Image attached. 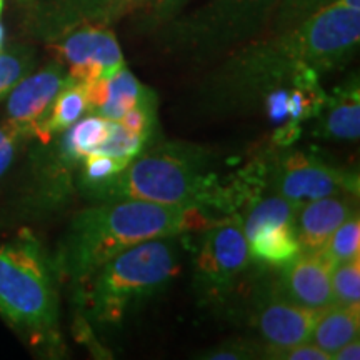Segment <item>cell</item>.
Segmentation results:
<instances>
[{
  "mask_svg": "<svg viewBox=\"0 0 360 360\" xmlns=\"http://www.w3.org/2000/svg\"><path fill=\"white\" fill-rule=\"evenodd\" d=\"M360 42V11L332 2L295 27L265 32L219 58L197 89L200 114L249 115L276 90L344 69Z\"/></svg>",
  "mask_w": 360,
  "mask_h": 360,
  "instance_id": "6da1fadb",
  "label": "cell"
},
{
  "mask_svg": "<svg viewBox=\"0 0 360 360\" xmlns=\"http://www.w3.org/2000/svg\"><path fill=\"white\" fill-rule=\"evenodd\" d=\"M262 187L257 162L245 172L222 179L215 170V154L210 148L187 141H167L150 143L90 200H143L232 215L259 197Z\"/></svg>",
  "mask_w": 360,
  "mask_h": 360,
  "instance_id": "7a4b0ae2",
  "label": "cell"
},
{
  "mask_svg": "<svg viewBox=\"0 0 360 360\" xmlns=\"http://www.w3.org/2000/svg\"><path fill=\"white\" fill-rule=\"evenodd\" d=\"M219 220L197 207L143 200L97 202L72 219L53 259L57 277L77 289L101 265L129 247L152 238L200 232Z\"/></svg>",
  "mask_w": 360,
  "mask_h": 360,
  "instance_id": "3957f363",
  "label": "cell"
},
{
  "mask_svg": "<svg viewBox=\"0 0 360 360\" xmlns=\"http://www.w3.org/2000/svg\"><path fill=\"white\" fill-rule=\"evenodd\" d=\"M179 267L177 236L141 242L101 265L74 289L75 300L90 322L117 327L142 304L167 290Z\"/></svg>",
  "mask_w": 360,
  "mask_h": 360,
  "instance_id": "277c9868",
  "label": "cell"
},
{
  "mask_svg": "<svg viewBox=\"0 0 360 360\" xmlns=\"http://www.w3.org/2000/svg\"><path fill=\"white\" fill-rule=\"evenodd\" d=\"M53 260L24 229L0 244V317L35 347L58 349V290Z\"/></svg>",
  "mask_w": 360,
  "mask_h": 360,
  "instance_id": "5b68a950",
  "label": "cell"
},
{
  "mask_svg": "<svg viewBox=\"0 0 360 360\" xmlns=\"http://www.w3.org/2000/svg\"><path fill=\"white\" fill-rule=\"evenodd\" d=\"M281 0H205L175 13L154 32L165 52L197 64L225 53L269 30Z\"/></svg>",
  "mask_w": 360,
  "mask_h": 360,
  "instance_id": "8992f818",
  "label": "cell"
},
{
  "mask_svg": "<svg viewBox=\"0 0 360 360\" xmlns=\"http://www.w3.org/2000/svg\"><path fill=\"white\" fill-rule=\"evenodd\" d=\"M252 257L240 215L232 214L200 231L193 255V290L202 305L222 307L245 281Z\"/></svg>",
  "mask_w": 360,
  "mask_h": 360,
  "instance_id": "52a82bcc",
  "label": "cell"
},
{
  "mask_svg": "<svg viewBox=\"0 0 360 360\" xmlns=\"http://www.w3.org/2000/svg\"><path fill=\"white\" fill-rule=\"evenodd\" d=\"M260 164L265 186H270L278 195L297 204L334 193L359 195L357 170L337 167L309 152L277 147L274 152L265 154Z\"/></svg>",
  "mask_w": 360,
  "mask_h": 360,
  "instance_id": "ba28073f",
  "label": "cell"
},
{
  "mask_svg": "<svg viewBox=\"0 0 360 360\" xmlns=\"http://www.w3.org/2000/svg\"><path fill=\"white\" fill-rule=\"evenodd\" d=\"M300 204L274 192L250 200L240 215L250 257L260 265L281 267L302 252L295 233V214Z\"/></svg>",
  "mask_w": 360,
  "mask_h": 360,
  "instance_id": "9c48e42d",
  "label": "cell"
},
{
  "mask_svg": "<svg viewBox=\"0 0 360 360\" xmlns=\"http://www.w3.org/2000/svg\"><path fill=\"white\" fill-rule=\"evenodd\" d=\"M47 49L74 82L110 79L125 67L122 49L109 25H79L47 42Z\"/></svg>",
  "mask_w": 360,
  "mask_h": 360,
  "instance_id": "30bf717a",
  "label": "cell"
},
{
  "mask_svg": "<svg viewBox=\"0 0 360 360\" xmlns=\"http://www.w3.org/2000/svg\"><path fill=\"white\" fill-rule=\"evenodd\" d=\"M249 323L265 349H282L310 340L319 312L292 304L278 294L274 281L260 282L252 292Z\"/></svg>",
  "mask_w": 360,
  "mask_h": 360,
  "instance_id": "8fae6325",
  "label": "cell"
},
{
  "mask_svg": "<svg viewBox=\"0 0 360 360\" xmlns=\"http://www.w3.org/2000/svg\"><path fill=\"white\" fill-rule=\"evenodd\" d=\"M70 80L65 65L57 60L27 75L7 94V124L27 139L37 137L53 101Z\"/></svg>",
  "mask_w": 360,
  "mask_h": 360,
  "instance_id": "7c38bea8",
  "label": "cell"
},
{
  "mask_svg": "<svg viewBox=\"0 0 360 360\" xmlns=\"http://www.w3.org/2000/svg\"><path fill=\"white\" fill-rule=\"evenodd\" d=\"M332 270L334 264L322 249L302 250L297 257L281 265L274 278L278 294L300 307L322 312L334 305L332 297Z\"/></svg>",
  "mask_w": 360,
  "mask_h": 360,
  "instance_id": "4fadbf2b",
  "label": "cell"
},
{
  "mask_svg": "<svg viewBox=\"0 0 360 360\" xmlns=\"http://www.w3.org/2000/svg\"><path fill=\"white\" fill-rule=\"evenodd\" d=\"M359 212V195L334 193L302 202L295 214V233L302 250H317L326 245L345 220Z\"/></svg>",
  "mask_w": 360,
  "mask_h": 360,
  "instance_id": "5bb4252c",
  "label": "cell"
},
{
  "mask_svg": "<svg viewBox=\"0 0 360 360\" xmlns=\"http://www.w3.org/2000/svg\"><path fill=\"white\" fill-rule=\"evenodd\" d=\"M109 0H32L27 12L30 30L45 44L84 24H98Z\"/></svg>",
  "mask_w": 360,
  "mask_h": 360,
  "instance_id": "9a60e30c",
  "label": "cell"
},
{
  "mask_svg": "<svg viewBox=\"0 0 360 360\" xmlns=\"http://www.w3.org/2000/svg\"><path fill=\"white\" fill-rule=\"evenodd\" d=\"M312 135L330 142H355L360 135L359 75H350L327 94L322 110L315 117Z\"/></svg>",
  "mask_w": 360,
  "mask_h": 360,
  "instance_id": "2e32d148",
  "label": "cell"
},
{
  "mask_svg": "<svg viewBox=\"0 0 360 360\" xmlns=\"http://www.w3.org/2000/svg\"><path fill=\"white\" fill-rule=\"evenodd\" d=\"M360 330V305H330L319 312L310 340L317 347L334 355L342 345L347 344Z\"/></svg>",
  "mask_w": 360,
  "mask_h": 360,
  "instance_id": "e0dca14e",
  "label": "cell"
},
{
  "mask_svg": "<svg viewBox=\"0 0 360 360\" xmlns=\"http://www.w3.org/2000/svg\"><path fill=\"white\" fill-rule=\"evenodd\" d=\"M89 112L87 96H85V85L82 82L70 80L64 89L58 92L53 101L51 110L40 125L37 132V141L40 143L51 142L53 137L72 127L75 122L82 119Z\"/></svg>",
  "mask_w": 360,
  "mask_h": 360,
  "instance_id": "ac0fdd59",
  "label": "cell"
},
{
  "mask_svg": "<svg viewBox=\"0 0 360 360\" xmlns=\"http://www.w3.org/2000/svg\"><path fill=\"white\" fill-rule=\"evenodd\" d=\"M152 96H155L154 90L143 85L127 67H122L109 79V97L97 115L107 120H119Z\"/></svg>",
  "mask_w": 360,
  "mask_h": 360,
  "instance_id": "d6986e66",
  "label": "cell"
},
{
  "mask_svg": "<svg viewBox=\"0 0 360 360\" xmlns=\"http://www.w3.org/2000/svg\"><path fill=\"white\" fill-rule=\"evenodd\" d=\"M109 129L110 120L94 114L90 117H82L79 122L58 134V139L75 159L82 160L85 155L96 150L105 141Z\"/></svg>",
  "mask_w": 360,
  "mask_h": 360,
  "instance_id": "ffe728a7",
  "label": "cell"
},
{
  "mask_svg": "<svg viewBox=\"0 0 360 360\" xmlns=\"http://www.w3.org/2000/svg\"><path fill=\"white\" fill-rule=\"evenodd\" d=\"M35 51L29 45H15V47L0 51V98L27 77L35 67Z\"/></svg>",
  "mask_w": 360,
  "mask_h": 360,
  "instance_id": "44dd1931",
  "label": "cell"
},
{
  "mask_svg": "<svg viewBox=\"0 0 360 360\" xmlns=\"http://www.w3.org/2000/svg\"><path fill=\"white\" fill-rule=\"evenodd\" d=\"M332 264L339 265L360 257V220L359 212L345 220L322 247Z\"/></svg>",
  "mask_w": 360,
  "mask_h": 360,
  "instance_id": "7402d4cb",
  "label": "cell"
},
{
  "mask_svg": "<svg viewBox=\"0 0 360 360\" xmlns=\"http://www.w3.org/2000/svg\"><path fill=\"white\" fill-rule=\"evenodd\" d=\"M150 143L143 141V139L137 137V135L130 134L129 130H125L117 120H110V129L109 135L98 146L96 150L103 152V154H109L115 159L130 164L135 157L141 155Z\"/></svg>",
  "mask_w": 360,
  "mask_h": 360,
  "instance_id": "603a6c76",
  "label": "cell"
},
{
  "mask_svg": "<svg viewBox=\"0 0 360 360\" xmlns=\"http://www.w3.org/2000/svg\"><path fill=\"white\" fill-rule=\"evenodd\" d=\"M330 282L335 305H360V257L335 265Z\"/></svg>",
  "mask_w": 360,
  "mask_h": 360,
  "instance_id": "cb8c5ba5",
  "label": "cell"
},
{
  "mask_svg": "<svg viewBox=\"0 0 360 360\" xmlns=\"http://www.w3.org/2000/svg\"><path fill=\"white\" fill-rule=\"evenodd\" d=\"M334 0H281L267 32H281L309 19Z\"/></svg>",
  "mask_w": 360,
  "mask_h": 360,
  "instance_id": "d4e9b609",
  "label": "cell"
},
{
  "mask_svg": "<svg viewBox=\"0 0 360 360\" xmlns=\"http://www.w3.org/2000/svg\"><path fill=\"white\" fill-rule=\"evenodd\" d=\"M117 122L122 125L125 130H129L130 134L152 143L157 130V94L139 103L132 110H129Z\"/></svg>",
  "mask_w": 360,
  "mask_h": 360,
  "instance_id": "484cf974",
  "label": "cell"
},
{
  "mask_svg": "<svg viewBox=\"0 0 360 360\" xmlns=\"http://www.w3.org/2000/svg\"><path fill=\"white\" fill-rule=\"evenodd\" d=\"M204 360H255L264 359V344L250 339H232L195 355Z\"/></svg>",
  "mask_w": 360,
  "mask_h": 360,
  "instance_id": "4316f807",
  "label": "cell"
},
{
  "mask_svg": "<svg viewBox=\"0 0 360 360\" xmlns=\"http://www.w3.org/2000/svg\"><path fill=\"white\" fill-rule=\"evenodd\" d=\"M157 0H109L98 24L112 27L127 17H141Z\"/></svg>",
  "mask_w": 360,
  "mask_h": 360,
  "instance_id": "83f0119b",
  "label": "cell"
},
{
  "mask_svg": "<svg viewBox=\"0 0 360 360\" xmlns=\"http://www.w3.org/2000/svg\"><path fill=\"white\" fill-rule=\"evenodd\" d=\"M264 359L274 360H332V355L314 344L312 340L282 349H265Z\"/></svg>",
  "mask_w": 360,
  "mask_h": 360,
  "instance_id": "f1b7e54d",
  "label": "cell"
},
{
  "mask_svg": "<svg viewBox=\"0 0 360 360\" xmlns=\"http://www.w3.org/2000/svg\"><path fill=\"white\" fill-rule=\"evenodd\" d=\"M191 0H157V2L152 6L146 13H142L141 17V24L146 30H154L159 27L160 24H164L165 20L172 19L175 13H179L180 11H184V7Z\"/></svg>",
  "mask_w": 360,
  "mask_h": 360,
  "instance_id": "f546056e",
  "label": "cell"
},
{
  "mask_svg": "<svg viewBox=\"0 0 360 360\" xmlns=\"http://www.w3.org/2000/svg\"><path fill=\"white\" fill-rule=\"evenodd\" d=\"M27 141H30V139L17 134L0 146V179L7 174L8 169H11V165L13 164V160H15L17 154H19L22 143H25Z\"/></svg>",
  "mask_w": 360,
  "mask_h": 360,
  "instance_id": "4dcf8cb0",
  "label": "cell"
},
{
  "mask_svg": "<svg viewBox=\"0 0 360 360\" xmlns=\"http://www.w3.org/2000/svg\"><path fill=\"white\" fill-rule=\"evenodd\" d=\"M360 359V340L355 337L347 344H344L337 352L332 355V360H359Z\"/></svg>",
  "mask_w": 360,
  "mask_h": 360,
  "instance_id": "1f68e13d",
  "label": "cell"
},
{
  "mask_svg": "<svg viewBox=\"0 0 360 360\" xmlns=\"http://www.w3.org/2000/svg\"><path fill=\"white\" fill-rule=\"evenodd\" d=\"M334 2L339 4V6H342V7H345V8H352V11H360V0H334Z\"/></svg>",
  "mask_w": 360,
  "mask_h": 360,
  "instance_id": "d6a6232c",
  "label": "cell"
},
{
  "mask_svg": "<svg viewBox=\"0 0 360 360\" xmlns=\"http://www.w3.org/2000/svg\"><path fill=\"white\" fill-rule=\"evenodd\" d=\"M2 45H4V27L0 24V51H2Z\"/></svg>",
  "mask_w": 360,
  "mask_h": 360,
  "instance_id": "836d02e7",
  "label": "cell"
},
{
  "mask_svg": "<svg viewBox=\"0 0 360 360\" xmlns=\"http://www.w3.org/2000/svg\"><path fill=\"white\" fill-rule=\"evenodd\" d=\"M2 8H4V0H0V13H2Z\"/></svg>",
  "mask_w": 360,
  "mask_h": 360,
  "instance_id": "e575fe53",
  "label": "cell"
}]
</instances>
